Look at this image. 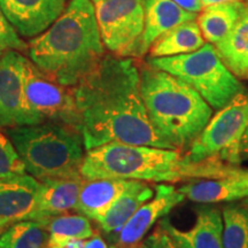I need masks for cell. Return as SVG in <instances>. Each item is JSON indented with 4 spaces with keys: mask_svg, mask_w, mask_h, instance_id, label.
<instances>
[{
    "mask_svg": "<svg viewBox=\"0 0 248 248\" xmlns=\"http://www.w3.org/2000/svg\"><path fill=\"white\" fill-rule=\"evenodd\" d=\"M73 90L86 151L108 142L172 148L151 123L132 58L105 55Z\"/></svg>",
    "mask_w": 248,
    "mask_h": 248,
    "instance_id": "cell-1",
    "label": "cell"
},
{
    "mask_svg": "<svg viewBox=\"0 0 248 248\" xmlns=\"http://www.w3.org/2000/svg\"><path fill=\"white\" fill-rule=\"evenodd\" d=\"M28 59L48 78L74 88L105 57L91 0H69L55 22L28 44Z\"/></svg>",
    "mask_w": 248,
    "mask_h": 248,
    "instance_id": "cell-2",
    "label": "cell"
},
{
    "mask_svg": "<svg viewBox=\"0 0 248 248\" xmlns=\"http://www.w3.org/2000/svg\"><path fill=\"white\" fill-rule=\"evenodd\" d=\"M239 168L219 161L192 162L182 151L172 148L108 142L86 151L80 175L85 179L117 178L176 184L225 177Z\"/></svg>",
    "mask_w": 248,
    "mask_h": 248,
    "instance_id": "cell-3",
    "label": "cell"
},
{
    "mask_svg": "<svg viewBox=\"0 0 248 248\" xmlns=\"http://www.w3.org/2000/svg\"><path fill=\"white\" fill-rule=\"evenodd\" d=\"M140 92L151 123L175 150H187L214 114L187 83L148 63L140 70Z\"/></svg>",
    "mask_w": 248,
    "mask_h": 248,
    "instance_id": "cell-4",
    "label": "cell"
},
{
    "mask_svg": "<svg viewBox=\"0 0 248 248\" xmlns=\"http://www.w3.org/2000/svg\"><path fill=\"white\" fill-rule=\"evenodd\" d=\"M26 171L44 181L76 177L86 150L79 129L69 124L44 122L6 129Z\"/></svg>",
    "mask_w": 248,
    "mask_h": 248,
    "instance_id": "cell-5",
    "label": "cell"
},
{
    "mask_svg": "<svg viewBox=\"0 0 248 248\" xmlns=\"http://www.w3.org/2000/svg\"><path fill=\"white\" fill-rule=\"evenodd\" d=\"M147 63L184 80L214 110L221 109L246 90L219 58L215 45L209 43L192 53L150 58Z\"/></svg>",
    "mask_w": 248,
    "mask_h": 248,
    "instance_id": "cell-6",
    "label": "cell"
},
{
    "mask_svg": "<svg viewBox=\"0 0 248 248\" xmlns=\"http://www.w3.org/2000/svg\"><path fill=\"white\" fill-rule=\"evenodd\" d=\"M248 125V91L213 114L193 144L183 152L192 162L219 161L231 166L240 164V145Z\"/></svg>",
    "mask_w": 248,
    "mask_h": 248,
    "instance_id": "cell-7",
    "label": "cell"
},
{
    "mask_svg": "<svg viewBox=\"0 0 248 248\" xmlns=\"http://www.w3.org/2000/svg\"><path fill=\"white\" fill-rule=\"evenodd\" d=\"M105 47L113 54L138 58L145 26L144 0H91Z\"/></svg>",
    "mask_w": 248,
    "mask_h": 248,
    "instance_id": "cell-8",
    "label": "cell"
},
{
    "mask_svg": "<svg viewBox=\"0 0 248 248\" xmlns=\"http://www.w3.org/2000/svg\"><path fill=\"white\" fill-rule=\"evenodd\" d=\"M24 91L28 106L37 122L69 124L79 129V114L74 90L48 78L27 59Z\"/></svg>",
    "mask_w": 248,
    "mask_h": 248,
    "instance_id": "cell-9",
    "label": "cell"
},
{
    "mask_svg": "<svg viewBox=\"0 0 248 248\" xmlns=\"http://www.w3.org/2000/svg\"><path fill=\"white\" fill-rule=\"evenodd\" d=\"M27 59L21 52L5 51L0 58V128L38 124L24 91Z\"/></svg>",
    "mask_w": 248,
    "mask_h": 248,
    "instance_id": "cell-10",
    "label": "cell"
},
{
    "mask_svg": "<svg viewBox=\"0 0 248 248\" xmlns=\"http://www.w3.org/2000/svg\"><path fill=\"white\" fill-rule=\"evenodd\" d=\"M184 200V194L173 184H156L153 197L139 207L116 234L114 246L117 248L138 246L155 223H159Z\"/></svg>",
    "mask_w": 248,
    "mask_h": 248,
    "instance_id": "cell-11",
    "label": "cell"
},
{
    "mask_svg": "<svg viewBox=\"0 0 248 248\" xmlns=\"http://www.w3.org/2000/svg\"><path fill=\"white\" fill-rule=\"evenodd\" d=\"M69 0H0V8L21 37L35 38L60 17Z\"/></svg>",
    "mask_w": 248,
    "mask_h": 248,
    "instance_id": "cell-12",
    "label": "cell"
},
{
    "mask_svg": "<svg viewBox=\"0 0 248 248\" xmlns=\"http://www.w3.org/2000/svg\"><path fill=\"white\" fill-rule=\"evenodd\" d=\"M198 204L190 229H179L166 217L160 219L159 225L179 248H223L222 209L212 203Z\"/></svg>",
    "mask_w": 248,
    "mask_h": 248,
    "instance_id": "cell-13",
    "label": "cell"
},
{
    "mask_svg": "<svg viewBox=\"0 0 248 248\" xmlns=\"http://www.w3.org/2000/svg\"><path fill=\"white\" fill-rule=\"evenodd\" d=\"M40 181L31 175L0 179V233L15 223L32 219Z\"/></svg>",
    "mask_w": 248,
    "mask_h": 248,
    "instance_id": "cell-14",
    "label": "cell"
},
{
    "mask_svg": "<svg viewBox=\"0 0 248 248\" xmlns=\"http://www.w3.org/2000/svg\"><path fill=\"white\" fill-rule=\"evenodd\" d=\"M178 190L195 203H228L248 199V170L239 168L219 178L199 179L183 184Z\"/></svg>",
    "mask_w": 248,
    "mask_h": 248,
    "instance_id": "cell-15",
    "label": "cell"
},
{
    "mask_svg": "<svg viewBox=\"0 0 248 248\" xmlns=\"http://www.w3.org/2000/svg\"><path fill=\"white\" fill-rule=\"evenodd\" d=\"M82 176L40 181V190L32 219L47 224L53 217L76 210L83 183Z\"/></svg>",
    "mask_w": 248,
    "mask_h": 248,
    "instance_id": "cell-16",
    "label": "cell"
},
{
    "mask_svg": "<svg viewBox=\"0 0 248 248\" xmlns=\"http://www.w3.org/2000/svg\"><path fill=\"white\" fill-rule=\"evenodd\" d=\"M144 7L145 26L138 58L147 54L151 46L164 33L197 18V14L185 11L172 0H144Z\"/></svg>",
    "mask_w": 248,
    "mask_h": 248,
    "instance_id": "cell-17",
    "label": "cell"
},
{
    "mask_svg": "<svg viewBox=\"0 0 248 248\" xmlns=\"http://www.w3.org/2000/svg\"><path fill=\"white\" fill-rule=\"evenodd\" d=\"M155 186L142 181L129 179L128 185L95 223L107 234H117L139 207L154 195Z\"/></svg>",
    "mask_w": 248,
    "mask_h": 248,
    "instance_id": "cell-18",
    "label": "cell"
},
{
    "mask_svg": "<svg viewBox=\"0 0 248 248\" xmlns=\"http://www.w3.org/2000/svg\"><path fill=\"white\" fill-rule=\"evenodd\" d=\"M128 183V179L84 178L79 191L76 212L95 222L119 198Z\"/></svg>",
    "mask_w": 248,
    "mask_h": 248,
    "instance_id": "cell-19",
    "label": "cell"
},
{
    "mask_svg": "<svg viewBox=\"0 0 248 248\" xmlns=\"http://www.w3.org/2000/svg\"><path fill=\"white\" fill-rule=\"evenodd\" d=\"M215 47L232 74L240 80H248V2L234 27Z\"/></svg>",
    "mask_w": 248,
    "mask_h": 248,
    "instance_id": "cell-20",
    "label": "cell"
},
{
    "mask_svg": "<svg viewBox=\"0 0 248 248\" xmlns=\"http://www.w3.org/2000/svg\"><path fill=\"white\" fill-rule=\"evenodd\" d=\"M206 43L198 21L191 20L179 24L161 36L151 46L148 53L150 58L176 57L198 51Z\"/></svg>",
    "mask_w": 248,
    "mask_h": 248,
    "instance_id": "cell-21",
    "label": "cell"
},
{
    "mask_svg": "<svg viewBox=\"0 0 248 248\" xmlns=\"http://www.w3.org/2000/svg\"><path fill=\"white\" fill-rule=\"evenodd\" d=\"M245 4L244 1H231L202 8L197 21L204 40L213 45L221 42L240 17Z\"/></svg>",
    "mask_w": 248,
    "mask_h": 248,
    "instance_id": "cell-22",
    "label": "cell"
},
{
    "mask_svg": "<svg viewBox=\"0 0 248 248\" xmlns=\"http://www.w3.org/2000/svg\"><path fill=\"white\" fill-rule=\"evenodd\" d=\"M47 248H63L74 240L88 239L95 233L89 217L82 214H64L49 219Z\"/></svg>",
    "mask_w": 248,
    "mask_h": 248,
    "instance_id": "cell-23",
    "label": "cell"
},
{
    "mask_svg": "<svg viewBox=\"0 0 248 248\" xmlns=\"http://www.w3.org/2000/svg\"><path fill=\"white\" fill-rule=\"evenodd\" d=\"M224 204L223 248H248V200Z\"/></svg>",
    "mask_w": 248,
    "mask_h": 248,
    "instance_id": "cell-24",
    "label": "cell"
},
{
    "mask_svg": "<svg viewBox=\"0 0 248 248\" xmlns=\"http://www.w3.org/2000/svg\"><path fill=\"white\" fill-rule=\"evenodd\" d=\"M48 231L33 219L15 223L0 233V248H47Z\"/></svg>",
    "mask_w": 248,
    "mask_h": 248,
    "instance_id": "cell-25",
    "label": "cell"
},
{
    "mask_svg": "<svg viewBox=\"0 0 248 248\" xmlns=\"http://www.w3.org/2000/svg\"><path fill=\"white\" fill-rule=\"evenodd\" d=\"M26 168L13 142L6 133L0 131V179L26 173Z\"/></svg>",
    "mask_w": 248,
    "mask_h": 248,
    "instance_id": "cell-26",
    "label": "cell"
},
{
    "mask_svg": "<svg viewBox=\"0 0 248 248\" xmlns=\"http://www.w3.org/2000/svg\"><path fill=\"white\" fill-rule=\"evenodd\" d=\"M28 44L21 38L17 31L9 23L7 17L0 8V51L27 52Z\"/></svg>",
    "mask_w": 248,
    "mask_h": 248,
    "instance_id": "cell-27",
    "label": "cell"
},
{
    "mask_svg": "<svg viewBox=\"0 0 248 248\" xmlns=\"http://www.w3.org/2000/svg\"><path fill=\"white\" fill-rule=\"evenodd\" d=\"M138 248H179L173 243L170 235L157 224L153 232L141 240Z\"/></svg>",
    "mask_w": 248,
    "mask_h": 248,
    "instance_id": "cell-28",
    "label": "cell"
},
{
    "mask_svg": "<svg viewBox=\"0 0 248 248\" xmlns=\"http://www.w3.org/2000/svg\"><path fill=\"white\" fill-rule=\"evenodd\" d=\"M63 248H108V245L100 234L94 233L88 239L71 241Z\"/></svg>",
    "mask_w": 248,
    "mask_h": 248,
    "instance_id": "cell-29",
    "label": "cell"
},
{
    "mask_svg": "<svg viewBox=\"0 0 248 248\" xmlns=\"http://www.w3.org/2000/svg\"><path fill=\"white\" fill-rule=\"evenodd\" d=\"M175 4H177L179 7H182L185 11L191 12V13H199L202 9L201 0H172Z\"/></svg>",
    "mask_w": 248,
    "mask_h": 248,
    "instance_id": "cell-30",
    "label": "cell"
},
{
    "mask_svg": "<svg viewBox=\"0 0 248 248\" xmlns=\"http://www.w3.org/2000/svg\"><path fill=\"white\" fill-rule=\"evenodd\" d=\"M240 161H248V125L240 145Z\"/></svg>",
    "mask_w": 248,
    "mask_h": 248,
    "instance_id": "cell-31",
    "label": "cell"
},
{
    "mask_svg": "<svg viewBox=\"0 0 248 248\" xmlns=\"http://www.w3.org/2000/svg\"><path fill=\"white\" fill-rule=\"evenodd\" d=\"M231 1H243V0H201L202 8L208 7V6L223 4V2H231Z\"/></svg>",
    "mask_w": 248,
    "mask_h": 248,
    "instance_id": "cell-32",
    "label": "cell"
},
{
    "mask_svg": "<svg viewBox=\"0 0 248 248\" xmlns=\"http://www.w3.org/2000/svg\"><path fill=\"white\" fill-rule=\"evenodd\" d=\"M110 248H117V247L113 246V247H110ZM125 248H138V246H133V247H125Z\"/></svg>",
    "mask_w": 248,
    "mask_h": 248,
    "instance_id": "cell-33",
    "label": "cell"
},
{
    "mask_svg": "<svg viewBox=\"0 0 248 248\" xmlns=\"http://www.w3.org/2000/svg\"><path fill=\"white\" fill-rule=\"evenodd\" d=\"M2 53H4V52H1V51H0V58H1V55H2Z\"/></svg>",
    "mask_w": 248,
    "mask_h": 248,
    "instance_id": "cell-34",
    "label": "cell"
},
{
    "mask_svg": "<svg viewBox=\"0 0 248 248\" xmlns=\"http://www.w3.org/2000/svg\"><path fill=\"white\" fill-rule=\"evenodd\" d=\"M246 200H248V199H246Z\"/></svg>",
    "mask_w": 248,
    "mask_h": 248,
    "instance_id": "cell-35",
    "label": "cell"
}]
</instances>
